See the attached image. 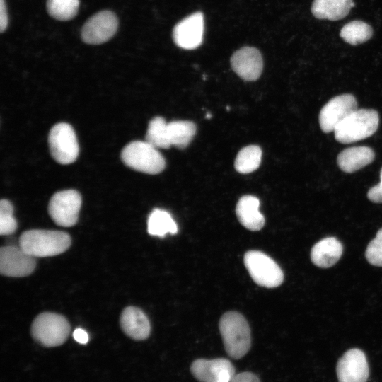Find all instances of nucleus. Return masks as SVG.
Listing matches in <instances>:
<instances>
[{
    "label": "nucleus",
    "mask_w": 382,
    "mask_h": 382,
    "mask_svg": "<svg viewBox=\"0 0 382 382\" xmlns=\"http://www.w3.org/2000/svg\"><path fill=\"white\" fill-rule=\"evenodd\" d=\"M70 236L60 231L32 229L24 231L19 238V246L34 257L59 255L70 247Z\"/></svg>",
    "instance_id": "obj_1"
},
{
    "label": "nucleus",
    "mask_w": 382,
    "mask_h": 382,
    "mask_svg": "<svg viewBox=\"0 0 382 382\" xmlns=\"http://www.w3.org/2000/svg\"><path fill=\"white\" fill-rule=\"evenodd\" d=\"M219 330L229 357L238 359L248 353L251 345L250 330L243 316L236 311L226 313L220 319Z\"/></svg>",
    "instance_id": "obj_2"
},
{
    "label": "nucleus",
    "mask_w": 382,
    "mask_h": 382,
    "mask_svg": "<svg viewBox=\"0 0 382 382\" xmlns=\"http://www.w3.org/2000/svg\"><path fill=\"white\" fill-rule=\"evenodd\" d=\"M379 116L373 109H357L335 129V139L340 143L349 144L371 137L377 130Z\"/></svg>",
    "instance_id": "obj_3"
},
{
    "label": "nucleus",
    "mask_w": 382,
    "mask_h": 382,
    "mask_svg": "<svg viewBox=\"0 0 382 382\" xmlns=\"http://www.w3.org/2000/svg\"><path fill=\"white\" fill-rule=\"evenodd\" d=\"M121 159L129 168L151 175L161 173L166 166L165 159L158 149L146 141L128 144L121 152Z\"/></svg>",
    "instance_id": "obj_4"
},
{
    "label": "nucleus",
    "mask_w": 382,
    "mask_h": 382,
    "mask_svg": "<svg viewBox=\"0 0 382 382\" xmlns=\"http://www.w3.org/2000/svg\"><path fill=\"white\" fill-rule=\"evenodd\" d=\"M68 320L63 316L50 312L38 315L31 325V335L40 345L52 347L62 345L70 333Z\"/></svg>",
    "instance_id": "obj_5"
},
{
    "label": "nucleus",
    "mask_w": 382,
    "mask_h": 382,
    "mask_svg": "<svg viewBox=\"0 0 382 382\" xmlns=\"http://www.w3.org/2000/svg\"><path fill=\"white\" fill-rule=\"evenodd\" d=\"M244 264L251 278L261 286L277 287L284 280V274L279 266L261 251L247 252L244 255Z\"/></svg>",
    "instance_id": "obj_6"
},
{
    "label": "nucleus",
    "mask_w": 382,
    "mask_h": 382,
    "mask_svg": "<svg viewBox=\"0 0 382 382\" xmlns=\"http://www.w3.org/2000/svg\"><path fill=\"white\" fill-rule=\"evenodd\" d=\"M48 143L52 156L59 163L70 164L76 160L79 147L76 134L69 124L54 125L49 133Z\"/></svg>",
    "instance_id": "obj_7"
},
{
    "label": "nucleus",
    "mask_w": 382,
    "mask_h": 382,
    "mask_svg": "<svg viewBox=\"0 0 382 382\" xmlns=\"http://www.w3.org/2000/svg\"><path fill=\"white\" fill-rule=\"evenodd\" d=\"M81 202V196L78 191L75 190L59 191L51 197L48 204V212L57 225L70 227L78 221Z\"/></svg>",
    "instance_id": "obj_8"
},
{
    "label": "nucleus",
    "mask_w": 382,
    "mask_h": 382,
    "mask_svg": "<svg viewBox=\"0 0 382 382\" xmlns=\"http://www.w3.org/2000/svg\"><path fill=\"white\" fill-rule=\"evenodd\" d=\"M357 109L355 97L345 93L331 98L320 110L319 124L323 132H334L337 127Z\"/></svg>",
    "instance_id": "obj_9"
},
{
    "label": "nucleus",
    "mask_w": 382,
    "mask_h": 382,
    "mask_svg": "<svg viewBox=\"0 0 382 382\" xmlns=\"http://www.w3.org/2000/svg\"><path fill=\"white\" fill-rule=\"evenodd\" d=\"M118 28V20L110 11H100L91 17L81 30L83 41L90 45H99L114 36Z\"/></svg>",
    "instance_id": "obj_10"
},
{
    "label": "nucleus",
    "mask_w": 382,
    "mask_h": 382,
    "mask_svg": "<svg viewBox=\"0 0 382 382\" xmlns=\"http://www.w3.org/2000/svg\"><path fill=\"white\" fill-rule=\"evenodd\" d=\"M34 257L20 246L7 245L0 250V272L2 275L23 277L30 274L35 268Z\"/></svg>",
    "instance_id": "obj_11"
},
{
    "label": "nucleus",
    "mask_w": 382,
    "mask_h": 382,
    "mask_svg": "<svg viewBox=\"0 0 382 382\" xmlns=\"http://www.w3.org/2000/svg\"><path fill=\"white\" fill-rule=\"evenodd\" d=\"M338 382H366L369 368L364 352L357 348L347 350L336 366Z\"/></svg>",
    "instance_id": "obj_12"
},
{
    "label": "nucleus",
    "mask_w": 382,
    "mask_h": 382,
    "mask_svg": "<svg viewBox=\"0 0 382 382\" xmlns=\"http://www.w3.org/2000/svg\"><path fill=\"white\" fill-rule=\"evenodd\" d=\"M190 371L199 382H231L236 375L233 365L224 358L196 359Z\"/></svg>",
    "instance_id": "obj_13"
},
{
    "label": "nucleus",
    "mask_w": 382,
    "mask_h": 382,
    "mask_svg": "<svg viewBox=\"0 0 382 382\" xmlns=\"http://www.w3.org/2000/svg\"><path fill=\"white\" fill-rule=\"evenodd\" d=\"M204 28L202 13H192L175 25L173 30V41L182 49H196L202 43Z\"/></svg>",
    "instance_id": "obj_14"
},
{
    "label": "nucleus",
    "mask_w": 382,
    "mask_h": 382,
    "mask_svg": "<svg viewBox=\"0 0 382 382\" xmlns=\"http://www.w3.org/2000/svg\"><path fill=\"white\" fill-rule=\"evenodd\" d=\"M233 71L248 81L257 80L263 69V60L260 51L252 47H243L236 51L231 57Z\"/></svg>",
    "instance_id": "obj_15"
},
{
    "label": "nucleus",
    "mask_w": 382,
    "mask_h": 382,
    "mask_svg": "<svg viewBox=\"0 0 382 382\" xmlns=\"http://www.w3.org/2000/svg\"><path fill=\"white\" fill-rule=\"evenodd\" d=\"M120 323L123 332L134 340H144L150 335L149 320L139 308H125L121 313Z\"/></svg>",
    "instance_id": "obj_16"
},
{
    "label": "nucleus",
    "mask_w": 382,
    "mask_h": 382,
    "mask_svg": "<svg viewBox=\"0 0 382 382\" xmlns=\"http://www.w3.org/2000/svg\"><path fill=\"white\" fill-rule=\"evenodd\" d=\"M259 207V199L252 195L241 197L236 204V213L239 222L250 231H259L264 226L265 219Z\"/></svg>",
    "instance_id": "obj_17"
},
{
    "label": "nucleus",
    "mask_w": 382,
    "mask_h": 382,
    "mask_svg": "<svg viewBox=\"0 0 382 382\" xmlns=\"http://www.w3.org/2000/svg\"><path fill=\"white\" fill-rule=\"evenodd\" d=\"M374 151L368 146H353L344 149L337 156V163L344 172L352 173L371 163Z\"/></svg>",
    "instance_id": "obj_18"
},
{
    "label": "nucleus",
    "mask_w": 382,
    "mask_h": 382,
    "mask_svg": "<svg viewBox=\"0 0 382 382\" xmlns=\"http://www.w3.org/2000/svg\"><path fill=\"white\" fill-rule=\"evenodd\" d=\"M342 253L341 243L334 237H328L313 245L311 251V259L315 265L328 268L338 261Z\"/></svg>",
    "instance_id": "obj_19"
},
{
    "label": "nucleus",
    "mask_w": 382,
    "mask_h": 382,
    "mask_svg": "<svg viewBox=\"0 0 382 382\" xmlns=\"http://www.w3.org/2000/svg\"><path fill=\"white\" fill-rule=\"evenodd\" d=\"M354 6L353 0H314L311 12L318 19L337 21L347 16Z\"/></svg>",
    "instance_id": "obj_20"
},
{
    "label": "nucleus",
    "mask_w": 382,
    "mask_h": 382,
    "mask_svg": "<svg viewBox=\"0 0 382 382\" xmlns=\"http://www.w3.org/2000/svg\"><path fill=\"white\" fill-rule=\"evenodd\" d=\"M167 127L171 145L180 149L190 144L197 131L195 124L187 120L172 121L168 123Z\"/></svg>",
    "instance_id": "obj_21"
},
{
    "label": "nucleus",
    "mask_w": 382,
    "mask_h": 382,
    "mask_svg": "<svg viewBox=\"0 0 382 382\" xmlns=\"http://www.w3.org/2000/svg\"><path fill=\"white\" fill-rule=\"evenodd\" d=\"M147 231L151 236L163 237L167 233L175 234L178 226L168 212L155 209L149 216Z\"/></svg>",
    "instance_id": "obj_22"
},
{
    "label": "nucleus",
    "mask_w": 382,
    "mask_h": 382,
    "mask_svg": "<svg viewBox=\"0 0 382 382\" xmlns=\"http://www.w3.org/2000/svg\"><path fill=\"white\" fill-rule=\"evenodd\" d=\"M373 35L372 28L361 21H353L345 24L340 30V36L345 42L357 45L368 41Z\"/></svg>",
    "instance_id": "obj_23"
},
{
    "label": "nucleus",
    "mask_w": 382,
    "mask_h": 382,
    "mask_svg": "<svg viewBox=\"0 0 382 382\" xmlns=\"http://www.w3.org/2000/svg\"><path fill=\"white\" fill-rule=\"evenodd\" d=\"M262 150L260 146L250 145L243 148L237 154L234 167L240 173H250L258 168L261 163Z\"/></svg>",
    "instance_id": "obj_24"
},
{
    "label": "nucleus",
    "mask_w": 382,
    "mask_h": 382,
    "mask_svg": "<svg viewBox=\"0 0 382 382\" xmlns=\"http://www.w3.org/2000/svg\"><path fill=\"white\" fill-rule=\"evenodd\" d=\"M168 123L162 117H155L149 123L146 141L156 149H168L171 144L168 133Z\"/></svg>",
    "instance_id": "obj_25"
},
{
    "label": "nucleus",
    "mask_w": 382,
    "mask_h": 382,
    "mask_svg": "<svg viewBox=\"0 0 382 382\" xmlns=\"http://www.w3.org/2000/svg\"><path fill=\"white\" fill-rule=\"evenodd\" d=\"M79 0H47L49 14L59 21H69L77 14Z\"/></svg>",
    "instance_id": "obj_26"
},
{
    "label": "nucleus",
    "mask_w": 382,
    "mask_h": 382,
    "mask_svg": "<svg viewBox=\"0 0 382 382\" xmlns=\"http://www.w3.org/2000/svg\"><path fill=\"white\" fill-rule=\"evenodd\" d=\"M17 222L13 216V207L10 201L3 199L0 202V234L7 236L13 233Z\"/></svg>",
    "instance_id": "obj_27"
},
{
    "label": "nucleus",
    "mask_w": 382,
    "mask_h": 382,
    "mask_svg": "<svg viewBox=\"0 0 382 382\" xmlns=\"http://www.w3.org/2000/svg\"><path fill=\"white\" fill-rule=\"evenodd\" d=\"M365 256L368 262L375 266L382 267V228L369 243Z\"/></svg>",
    "instance_id": "obj_28"
},
{
    "label": "nucleus",
    "mask_w": 382,
    "mask_h": 382,
    "mask_svg": "<svg viewBox=\"0 0 382 382\" xmlns=\"http://www.w3.org/2000/svg\"><path fill=\"white\" fill-rule=\"evenodd\" d=\"M367 197L373 202L382 203V168L380 171L379 183L369 189Z\"/></svg>",
    "instance_id": "obj_29"
},
{
    "label": "nucleus",
    "mask_w": 382,
    "mask_h": 382,
    "mask_svg": "<svg viewBox=\"0 0 382 382\" xmlns=\"http://www.w3.org/2000/svg\"><path fill=\"white\" fill-rule=\"evenodd\" d=\"M231 382H260L258 377L252 372L245 371L236 374Z\"/></svg>",
    "instance_id": "obj_30"
},
{
    "label": "nucleus",
    "mask_w": 382,
    "mask_h": 382,
    "mask_svg": "<svg viewBox=\"0 0 382 382\" xmlns=\"http://www.w3.org/2000/svg\"><path fill=\"white\" fill-rule=\"evenodd\" d=\"M8 25V16L4 0H0V30L3 33Z\"/></svg>",
    "instance_id": "obj_31"
},
{
    "label": "nucleus",
    "mask_w": 382,
    "mask_h": 382,
    "mask_svg": "<svg viewBox=\"0 0 382 382\" xmlns=\"http://www.w3.org/2000/svg\"><path fill=\"white\" fill-rule=\"evenodd\" d=\"M74 340L81 344H86L88 341V333L82 328H76L73 332Z\"/></svg>",
    "instance_id": "obj_32"
}]
</instances>
